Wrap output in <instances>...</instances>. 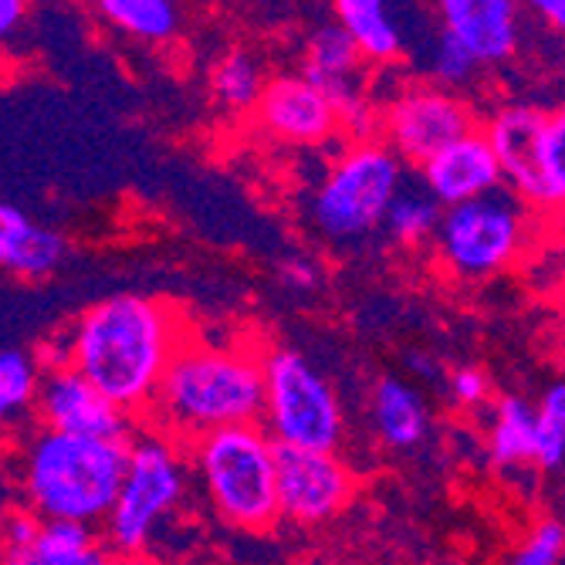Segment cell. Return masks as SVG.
Segmentation results:
<instances>
[{"label":"cell","mask_w":565,"mask_h":565,"mask_svg":"<svg viewBox=\"0 0 565 565\" xmlns=\"http://www.w3.org/2000/svg\"><path fill=\"white\" fill-rule=\"evenodd\" d=\"M65 339L68 366L142 424L190 322L170 298L119 291L85 308Z\"/></svg>","instance_id":"6da1fadb"},{"label":"cell","mask_w":565,"mask_h":565,"mask_svg":"<svg viewBox=\"0 0 565 565\" xmlns=\"http://www.w3.org/2000/svg\"><path fill=\"white\" fill-rule=\"evenodd\" d=\"M265 420V349L190 335L157 390L142 427L180 447Z\"/></svg>","instance_id":"7a4b0ae2"},{"label":"cell","mask_w":565,"mask_h":565,"mask_svg":"<svg viewBox=\"0 0 565 565\" xmlns=\"http://www.w3.org/2000/svg\"><path fill=\"white\" fill-rule=\"evenodd\" d=\"M129 468V440H88L31 427L14 447L21 508L41 522L106 525Z\"/></svg>","instance_id":"3957f363"},{"label":"cell","mask_w":565,"mask_h":565,"mask_svg":"<svg viewBox=\"0 0 565 565\" xmlns=\"http://www.w3.org/2000/svg\"><path fill=\"white\" fill-rule=\"evenodd\" d=\"M217 519L241 532H268L281 519L278 444L262 424L231 427L186 447Z\"/></svg>","instance_id":"277c9868"},{"label":"cell","mask_w":565,"mask_h":565,"mask_svg":"<svg viewBox=\"0 0 565 565\" xmlns=\"http://www.w3.org/2000/svg\"><path fill=\"white\" fill-rule=\"evenodd\" d=\"M542 237V217L508 186L444 211L434 237L437 262L460 281H484L529 258Z\"/></svg>","instance_id":"5b68a950"},{"label":"cell","mask_w":565,"mask_h":565,"mask_svg":"<svg viewBox=\"0 0 565 565\" xmlns=\"http://www.w3.org/2000/svg\"><path fill=\"white\" fill-rule=\"evenodd\" d=\"M403 193V160L383 139L349 142L312 196V221L332 241H352L386 224Z\"/></svg>","instance_id":"8992f818"},{"label":"cell","mask_w":565,"mask_h":565,"mask_svg":"<svg viewBox=\"0 0 565 565\" xmlns=\"http://www.w3.org/2000/svg\"><path fill=\"white\" fill-rule=\"evenodd\" d=\"M186 491V465L183 447L170 437L139 424L129 440V468L116 508L106 522V542L116 558L146 555L152 535L167 515L180 504Z\"/></svg>","instance_id":"52a82bcc"},{"label":"cell","mask_w":565,"mask_h":565,"mask_svg":"<svg viewBox=\"0 0 565 565\" xmlns=\"http://www.w3.org/2000/svg\"><path fill=\"white\" fill-rule=\"evenodd\" d=\"M278 447L335 454L345 417L332 383L295 349L265 352V420Z\"/></svg>","instance_id":"ba28073f"},{"label":"cell","mask_w":565,"mask_h":565,"mask_svg":"<svg viewBox=\"0 0 565 565\" xmlns=\"http://www.w3.org/2000/svg\"><path fill=\"white\" fill-rule=\"evenodd\" d=\"M478 113L465 95L437 82L403 85L380 116V139L409 167L424 170L457 139L478 132Z\"/></svg>","instance_id":"9c48e42d"},{"label":"cell","mask_w":565,"mask_h":565,"mask_svg":"<svg viewBox=\"0 0 565 565\" xmlns=\"http://www.w3.org/2000/svg\"><path fill=\"white\" fill-rule=\"evenodd\" d=\"M548 119H552L548 113L525 106V102H508V106H498L481 122V132L488 136L494 157L501 163L504 186L519 200H525L539 217L555 211V196L545 177Z\"/></svg>","instance_id":"30bf717a"},{"label":"cell","mask_w":565,"mask_h":565,"mask_svg":"<svg viewBox=\"0 0 565 565\" xmlns=\"http://www.w3.org/2000/svg\"><path fill=\"white\" fill-rule=\"evenodd\" d=\"M355 475L339 454L278 447V504L295 525H322L355 498Z\"/></svg>","instance_id":"8fae6325"},{"label":"cell","mask_w":565,"mask_h":565,"mask_svg":"<svg viewBox=\"0 0 565 565\" xmlns=\"http://www.w3.org/2000/svg\"><path fill=\"white\" fill-rule=\"evenodd\" d=\"M250 122L268 139L288 146H322L345 129L335 102L301 72L271 75Z\"/></svg>","instance_id":"7c38bea8"},{"label":"cell","mask_w":565,"mask_h":565,"mask_svg":"<svg viewBox=\"0 0 565 565\" xmlns=\"http://www.w3.org/2000/svg\"><path fill=\"white\" fill-rule=\"evenodd\" d=\"M34 420L38 427L88 440H132L139 430V420L122 414L116 403H109L72 366L44 373Z\"/></svg>","instance_id":"4fadbf2b"},{"label":"cell","mask_w":565,"mask_h":565,"mask_svg":"<svg viewBox=\"0 0 565 565\" xmlns=\"http://www.w3.org/2000/svg\"><path fill=\"white\" fill-rule=\"evenodd\" d=\"M420 180H424V190L440 203L444 211L491 196L504 186L501 163L481 129L465 139H457L454 146H447L440 152V157H434L420 170Z\"/></svg>","instance_id":"5bb4252c"},{"label":"cell","mask_w":565,"mask_h":565,"mask_svg":"<svg viewBox=\"0 0 565 565\" xmlns=\"http://www.w3.org/2000/svg\"><path fill=\"white\" fill-rule=\"evenodd\" d=\"M440 31L478 65H501L519 51V4L511 0H444Z\"/></svg>","instance_id":"9a60e30c"},{"label":"cell","mask_w":565,"mask_h":565,"mask_svg":"<svg viewBox=\"0 0 565 565\" xmlns=\"http://www.w3.org/2000/svg\"><path fill=\"white\" fill-rule=\"evenodd\" d=\"M68 244L58 231L34 224L21 207H0V265L21 281H41L65 262Z\"/></svg>","instance_id":"2e32d148"},{"label":"cell","mask_w":565,"mask_h":565,"mask_svg":"<svg viewBox=\"0 0 565 565\" xmlns=\"http://www.w3.org/2000/svg\"><path fill=\"white\" fill-rule=\"evenodd\" d=\"M373 427L390 450H414L430 434V406L399 376H383L373 386Z\"/></svg>","instance_id":"e0dca14e"},{"label":"cell","mask_w":565,"mask_h":565,"mask_svg":"<svg viewBox=\"0 0 565 565\" xmlns=\"http://www.w3.org/2000/svg\"><path fill=\"white\" fill-rule=\"evenodd\" d=\"M4 565H116V555L98 542L92 525L44 522L31 545L4 548Z\"/></svg>","instance_id":"ac0fdd59"},{"label":"cell","mask_w":565,"mask_h":565,"mask_svg":"<svg viewBox=\"0 0 565 565\" xmlns=\"http://www.w3.org/2000/svg\"><path fill=\"white\" fill-rule=\"evenodd\" d=\"M366 65H393L403 55V34L383 0H339L332 8Z\"/></svg>","instance_id":"d6986e66"},{"label":"cell","mask_w":565,"mask_h":565,"mask_svg":"<svg viewBox=\"0 0 565 565\" xmlns=\"http://www.w3.org/2000/svg\"><path fill=\"white\" fill-rule=\"evenodd\" d=\"M488 457L498 468L535 465V406L525 396L508 393L494 403L488 427Z\"/></svg>","instance_id":"ffe728a7"},{"label":"cell","mask_w":565,"mask_h":565,"mask_svg":"<svg viewBox=\"0 0 565 565\" xmlns=\"http://www.w3.org/2000/svg\"><path fill=\"white\" fill-rule=\"evenodd\" d=\"M265 88H268L265 65L258 55H250L247 47L224 51L211 68V92L227 113L250 116L254 109H258Z\"/></svg>","instance_id":"44dd1931"},{"label":"cell","mask_w":565,"mask_h":565,"mask_svg":"<svg viewBox=\"0 0 565 565\" xmlns=\"http://www.w3.org/2000/svg\"><path fill=\"white\" fill-rule=\"evenodd\" d=\"M95 14L109 28L136 38V41H170L180 34L183 14L170 0H98Z\"/></svg>","instance_id":"7402d4cb"},{"label":"cell","mask_w":565,"mask_h":565,"mask_svg":"<svg viewBox=\"0 0 565 565\" xmlns=\"http://www.w3.org/2000/svg\"><path fill=\"white\" fill-rule=\"evenodd\" d=\"M44 386V370L38 355L18 345H8L0 352V414L4 420H24L38 409Z\"/></svg>","instance_id":"603a6c76"},{"label":"cell","mask_w":565,"mask_h":565,"mask_svg":"<svg viewBox=\"0 0 565 565\" xmlns=\"http://www.w3.org/2000/svg\"><path fill=\"white\" fill-rule=\"evenodd\" d=\"M440 221H444V207L427 190L403 186V193L396 196V203L390 207L383 227L399 244H424V241L437 237Z\"/></svg>","instance_id":"cb8c5ba5"},{"label":"cell","mask_w":565,"mask_h":565,"mask_svg":"<svg viewBox=\"0 0 565 565\" xmlns=\"http://www.w3.org/2000/svg\"><path fill=\"white\" fill-rule=\"evenodd\" d=\"M565 465V380L552 383L535 403V468L558 471Z\"/></svg>","instance_id":"d4e9b609"},{"label":"cell","mask_w":565,"mask_h":565,"mask_svg":"<svg viewBox=\"0 0 565 565\" xmlns=\"http://www.w3.org/2000/svg\"><path fill=\"white\" fill-rule=\"evenodd\" d=\"M504 565H565V525L562 519H539L522 542L511 548Z\"/></svg>","instance_id":"484cf974"},{"label":"cell","mask_w":565,"mask_h":565,"mask_svg":"<svg viewBox=\"0 0 565 565\" xmlns=\"http://www.w3.org/2000/svg\"><path fill=\"white\" fill-rule=\"evenodd\" d=\"M481 65L460 47L450 34L440 31L437 47H434V58H430V82L444 85V88H457V85H468L475 78Z\"/></svg>","instance_id":"4316f807"},{"label":"cell","mask_w":565,"mask_h":565,"mask_svg":"<svg viewBox=\"0 0 565 565\" xmlns=\"http://www.w3.org/2000/svg\"><path fill=\"white\" fill-rule=\"evenodd\" d=\"M545 177L555 196V207L565 203V116L555 113L545 132Z\"/></svg>","instance_id":"83f0119b"},{"label":"cell","mask_w":565,"mask_h":565,"mask_svg":"<svg viewBox=\"0 0 565 565\" xmlns=\"http://www.w3.org/2000/svg\"><path fill=\"white\" fill-rule=\"evenodd\" d=\"M491 393V383H488V373L478 370V366H457L450 376H447V399L460 409H478L484 406Z\"/></svg>","instance_id":"f1b7e54d"},{"label":"cell","mask_w":565,"mask_h":565,"mask_svg":"<svg viewBox=\"0 0 565 565\" xmlns=\"http://www.w3.org/2000/svg\"><path fill=\"white\" fill-rule=\"evenodd\" d=\"M41 529H44V522L34 515V511H28L21 504L11 508L8 519H4V548H24V545H31L41 535Z\"/></svg>","instance_id":"f546056e"},{"label":"cell","mask_w":565,"mask_h":565,"mask_svg":"<svg viewBox=\"0 0 565 565\" xmlns=\"http://www.w3.org/2000/svg\"><path fill=\"white\" fill-rule=\"evenodd\" d=\"M278 278L295 291H312L319 285V268L305 254H288V258L278 262Z\"/></svg>","instance_id":"4dcf8cb0"},{"label":"cell","mask_w":565,"mask_h":565,"mask_svg":"<svg viewBox=\"0 0 565 565\" xmlns=\"http://www.w3.org/2000/svg\"><path fill=\"white\" fill-rule=\"evenodd\" d=\"M532 14L555 34H565V0H535Z\"/></svg>","instance_id":"1f68e13d"},{"label":"cell","mask_w":565,"mask_h":565,"mask_svg":"<svg viewBox=\"0 0 565 565\" xmlns=\"http://www.w3.org/2000/svg\"><path fill=\"white\" fill-rule=\"evenodd\" d=\"M403 363H406V370L414 373V376H420V380H430V383H437L440 380V363L434 355H427V352H406L403 355Z\"/></svg>","instance_id":"d6a6232c"},{"label":"cell","mask_w":565,"mask_h":565,"mask_svg":"<svg viewBox=\"0 0 565 565\" xmlns=\"http://www.w3.org/2000/svg\"><path fill=\"white\" fill-rule=\"evenodd\" d=\"M542 237H545L555 250L565 254V203L542 217Z\"/></svg>","instance_id":"836d02e7"},{"label":"cell","mask_w":565,"mask_h":565,"mask_svg":"<svg viewBox=\"0 0 565 565\" xmlns=\"http://www.w3.org/2000/svg\"><path fill=\"white\" fill-rule=\"evenodd\" d=\"M24 14H28V4H21V0H0V31L14 34Z\"/></svg>","instance_id":"e575fe53"},{"label":"cell","mask_w":565,"mask_h":565,"mask_svg":"<svg viewBox=\"0 0 565 565\" xmlns=\"http://www.w3.org/2000/svg\"><path fill=\"white\" fill-rule=\"evenodd\" d=\"M116 565H167V562L152 558V555H132V558H116Z\"/></svg>","instance_id":"d590c367"},{"label":"cell","mask_w":565,"mask_h":565,"mask_svg":"<svg viewBox=\"0 0 565 565\" xmlns=\"http://www.w3.org/2000/svg\"><path fill=\"white\" fill-rule=\"evenodd\" d=\"M558 113H562V116H565V98H562V109H558Z\"/></svg>","instance_id":"8d00e7d4"},{"label":"cell","mask_w":565,"mask_h":565,"mask_svg":"<svg viewBox=\"0 0 565 565\" xmlns=\"http://www.w3.org/2000/svg\"><path fill=\"white\" fill-rule=\"evenodd\" d=\"M562 525H565V508H562Z\"/></svg>","instance_id":"74e56055"}]
</instances>
